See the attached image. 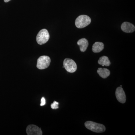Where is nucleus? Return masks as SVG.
Masks as SVG:
<instances>
[{"mask_svg":"<svg viewBox=\"0 0 135 135\" xmlns=\"http://www.w3.org/2000/svg\"><path fill=\"white\" fill-rule=\"evenodd\" d=\"M4 1L5 2H8L10 1L11 0H4Z\"/></svg>","mask_w":135,"mask_h":135,"instance_id":"obj_15","label":"nucleus"},{"mask_svg":"<svg viewBox=\"0 0 135 135\" xmlns=\"http://www.w3.org/2000/svg\"><path fill=\"white\" fill-rule=\"evenodd\" d=\"M91 18L86 15H82L77 18L75 21V25L78 28H84L90 23Z\"/></svg>","mask_w":135,"mask_h":135,"instance_id":"obj_2","label":"nucleus"},{"mask_svg":"<svg viewBox=\"0 0 135 135\" xmlns=\"http://www.w3.org/2000/svg\"><path fill=\"white\" fill-rule=\"evenodd\" d=\"M46 99L44 97H42L41 99V102L40 105L41 106H43L46 104Z\"/></svg>","mask_w":135,"mask_h":135,"instance_id":"obj_14","label":"nucleus"},{"mask_svg":"<svg viewBox=\"0 0 135 135\" xmlns=\"http://www.w3.org/2000/svg\"><path fill=\"white\" fill-rule=\"evenodd\" d=\"M104 49V44L103 42H97L93 44L92 50L95 53H99Z\"/></svg>","mask_w":135,"mask_h":135,"instance_id":"obj_10","label":"nucleus"},{"mask_svg":"<svg viewBox=\"0 0 135 135\" xmlns=\"http://www.w3.org/2000/svg\"><path fill=\"white\" fill-rule=\"evenodd\" d=\"M50 38L49 34L46 29H42L36 36V40L40 45H42L48 41Z\"/></svg>","mask_w":135,"mask_h":135,"instance_id":"obj_3","label":"nucleus"},{"mask_svg":"<svg viewBox=\"0 0 135 135\" xmlns=\"http://www.w3.org/2000/svg\"><path fill=\"white\" fill-rule=\"evenodd\" d=\"M50 62V57L48 56H41L37 60L36 67L40 70L46 69L49 66Z\"/></svg>","mask_w":135,"mask_h":135,"instance_id":"obj_4","label":"nucleus"},{"mask_svg":"<svg viewBox=\"0 0 135 135\" xmlns=\"http://www.w3.org/2000/svg\"><path fill=\"white\" fill-rule=\"evenodd\" d=\"M98 63L99 64L102 65V66H109L111 64L110 62L108 57L104 56H103L99 58L98 61Z\"/></svg>","mask_w":135,"mask_h":135,"instance_id":"obj_12","label":"nucleus"},{"mask_svg":"<svg viewBox=\"0 0 135 135\" xmlns=\"http://www.w3.org/2000/svg\"><path fill=\"white\" fill-rule=\"evenodd\" d=\"M84 125L87 129L95 133H103L105 131V127L103 125L91 121L86 122Z\"/></svg>","mask_w":135,"mask_h":135,"instance_id":"obj_1","label":"nucleus"},{"mask_svg":"<svg viewBox=\"0 0 135 135\" xmlns=\"http://www.w3.org/2000/svg\"><path fill=\"white\" fill-rule=\"evenodd\" d=\"M26 133L28 135H42V132L41 129L38 126L30 125L26 128Z\"/></svg>","mask_w":135,"mask_h":135,"instance_id":"obj_6","label":"nucleus"},{"mask_svg":"<svg viewBox=\"0 0 135 135\" xmlns=\"http://www.w3.org/2000/svg\"><path fill=\"white\" fill-rule=\"evenodd\" d=\"M115 94L116 98L119 102L123 104L126 103V95L122 88L121 87H118L116 89Z\"/></svg>","mask_w":135,"mask_h":135,"instance_id":"obj_7","label":"nucleus"},{"mask_svg":"<svg viewBox=\"0 0 135 135\" xmlns=\"http://www.w3.org/2000/svg\"><path fill=\"white\" fill-rule=\"evenodd\" d=\"M121 28L123 32L128 33L133 32L135 30L134 26L128 22H123L121 25Z\"/></svg>","mask_w":135,"mask_h":135,"instance_id":"obj_8","label":"nucleus"},{"mask_svg":"<svg viewBox=\"0 0 135 135\" xmlns=\"http://www.w3.org/2000/svg\"><path fill=\"white\" fill-rule=\"evenodd\" d=\"M59 103L56 101H54L53 103L51 105V107L53 109H56L59 108Z\"/></svg>","mask_w":135,"mask_h":135,"instance_id":"obj_13","label":"nucleus"},{"mask_svg":"<svg viewBox=\"0 0 135 135\" xmlns=\"http://www.w3.org/2000/svg\"><path fill=\"white\" fill-rule=\"evenodd\" d=\"M77 44L79 46L80 50L81 52H84L87 50L89 46V42L86 38L80 39L77 42Z\"/></svg>","mask_w":135,"mask_h":135,"instance_id":"obj_9","label":"nucleus"},{"mask_svg":"<svg viewBox=\"0 0 135 135\" xmlns=\"http://www.w3.org/2000/svg\"><path fill=\"white\" fill-rule=\"evenodd\" d=\"M64 68L68 72L73 73L77 70V65L75 61L70 58H66L64 60Z\"/></svg>","mask_w":135,"mask_h":135,"instance_id":"obj_5","label":"nucleus"},{"mask_svg":"<svg viewBox=\"0 0 135 135\" xmlns=\"http://www.w3.org/2000/svg\"><path fill=\"white\" fill-rule=\"evenodd\" d=\"M97 72L99 76L103 79H106L110 74V70L107 68H99Z\"/></svg>","mask_w":135,"mask_h":135,"instance_id":"obj_11","label":"nucleus"}]
</instances>
